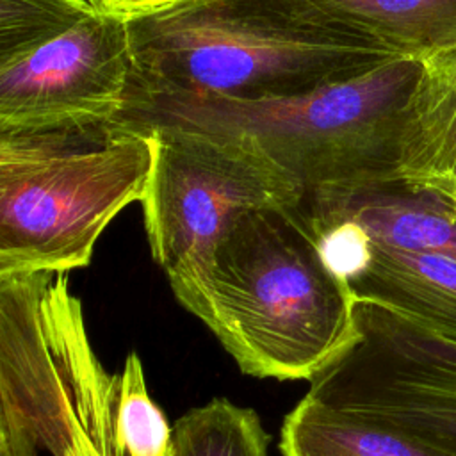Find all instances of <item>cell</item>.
<instances>
[{"instance_id": "obj_8", "label": "cell", "mask_w": 456, "mask_h": 456, "mask_svg": "<svg viewBox=\"0 0 456 456\" xmlns=\"http://www.w3.org/2000/svg\"><path fill=\"white\" fill-rule=\"evenodd\" d=\"M134 80L128 21L102 7L0 45V134L112 126Z\"/></svg>"}, {"instance_id": "obj_10", "label": "cell", "mask_w": 456, "mask_h": 456, "mask_svg": "<svg viewBox=\"0 0 456 456\" xmlns=\"http://www.w3.org/2000/svg\"><path fill=\"white\" fill-rule=\"evenodd\" d=\"M397 178L442 198L456 214V45L422 59Z\"/></svg>"}, {"instance_id": "obj_1", "label": "cell", "mask_w": 456, "mask_h": 456, "mask_svg": "<svg viewBox=\"0 0 456 456\" xmlns=\"http://www.w3.org/2000/svg\"><path fill=\"white\" fill-rule=\"evenodd\" d=\"M422 59L394 57L297 94L228 98L134 84L114 128L176 126L244 142L305 194L397 180L403 134Z\"/></svg>"}, {"instance_id": "obj_16", "label": "cell", "mask_w": 456, "mask_h": 456, "mask_svg": "<svg viewBox=\"0 0 456 456\" xmlns=\"http://www.w3.org/2000/svg\"><path fill=\"white\" fill-rule=\"evenodd\" d=\"M103 11L125 20L171 7L185 0H94Z\"/></svg>"}, {"instance_id": "obj_5", "label": "cell", "mask_w": 456, "mask_h": 456, "mask_svg": "<svg viewBox=\"0 0 456 456\" xmlns=\"http://www.w3.org/2000/svg\"><path fill=\"white\" fill-rule=\"evenodd\" d=\"M110 387L68 273L0 276V442L12 456H114Z\"/></svg>"}, {"instance_id": "obj_9", "label": "cell", "mask_w": 456, "mask_h": 456, "mask_svg": "<svg viewBox=\"0 0 456 456\" xmlns=\"http://www.w3.org/2000/svg\"><path fill=\"white\" fill-rule=\"evenodd\" d=\"M297 210L308 221L356 224L372 242L433 251L456 260V214L438 196L403 180L305 194Z\"/></svg>"}, {"instance_id": "obj_12", "label": "cell", "mask_w": 456, "mask_h": 456, "mask_svg": "<svg viewBox=\"0 0 456 456\" xmlns=\"http://www.w3.org/2000/svg\"><path fill=\"white\" fill-rule=\"evenodd\" d=\"M401 57L426 59L456 45V0H312Z\"/></svg>"}, {"instance_id": "obj_3", "label": "cell", "mask_w": 456, "mask_h": 456, "mask_svg": "<svg viewBox=\"0 0 456 456\" xmlns=\"http://www.w3.org/2000/svg\"><path fill=\"white\" fill-rule=\"evenodd\" d=\"M354 301L294 207L242 216L189 312L244 374L310 381L351 344Z\"/></svg>"}, {"instance_id": "obj_7", "label": "cell", "mask_w": 456, "mask_h": 456, "mask_svg": "<svg viewBox=\"0 0 456 456\" xmlns=\"http://www.w3.org/2000/svg\"><path fill=\"white\" fill-rule=\"evenodd\" d=\"M351 344L315 378L308 399L456 456V342L390 306L354 301Z\"/></svg>"}, {"instance_id": "obj_11", "label": "cell", "mask_w": 456, "mask_h": 456, "mask_svg": "<svg viewBox=\"0 0 456 456\" xmlns=\"http://www.w3.org/2000/svg\"><path fill=\"white\" fill-rule=\"evenodd\" d=\"M347 285L354 297L390 306L456 342L454 258L369 239L363 264Z\"/></svg>"}, {"instance_id": "obj_17", "label": "cell", "mask_w": 456, "mask_h": 456, "mask_svg": "<svg viewBox=\"0 0 456 456\" xmlns=\"http://www.w3.org/2000/svg\"><path fill=\"white\" fill-rule=\"evenodd\" d=\"M0 456H12L11 449L5 444H2V442H0Z\"/></svg>"}, {"instance_id": "obj_4", "label": "cell", "mask_w": 456, "mask_h": 456, "mask_svg": "<svg viewBox=\"0 0 456 456\" xmlns=\"http://www.w3.org/2000/svg\"><path fill=\"white\" fill-rule=\"evenodd\" d=\"M151 162L135 130L0 134V276L89 265L110 221L142 201Z\"/></svg>"}, {"instance_id": "obj_15", "label": "cell", "mask_w": 456, "mask_h": 456, "mask_svg": "<svg viewBox=\"0 0 456 456\" xmlns=\"http://www.w3.org/2000/svg\"><path fill=\"white\" fill-rule=\"evenodd\" d=\"M110 422L114 456H171L173 426L148 392L137 353L112 374Z\"/></svg>"}, {"instance_id": "obj_14", "label": "cell", "mask_w": 456, "mask_h": 456, "mask_svg": "<svg viewBox=\"0 0 456 456\" xmlns=\"http://www.w3.org/2000/svg\"><path fill=\"white\" fill-rule=\"evenodd\" d=\"M269 435L255 410L217 397L173 424L171 456H269Z\"/></svg>"}, {"instance_id": "obj_2", "label": "cell", "mask_w": 456, "mask_h": 456, "mask_svg": "<svg viewBox=\"0 0 456 456\" xmlns=\"http://www.w3.org/2000/svg\"><path fill=\"white\" fill-rule=\"evenodd\" d=\"M126 21L134 84L153 91L285 96L401 57L312 0H185Z\"/></svg>"}, {"instance_id": "obj_6", "label": "cell", "mask_w": 456, "mask_h": 456, "mask_svg": "<svg viewBox=\"0 0 456 456\" xmlns=\"http://www.w3.org/2000/svg\"><path fill=\"white\" fill-rule=\"evenodd\" d=\"M139 132L153 148L141 201L150 251L191 310L233 224L249 212L294 208L303 191L244 142L176 126Z\"/></svg>"}, {"instance_id": "obj_13", "label": "cell", "mask_w": 456, "mask_h": 456, "mask_svg": "<svg viewBox=\"0 0 456 456\" xmlns=\"http://www.w3.org/2000/svg\"><path fill=\"white\" fill-rule=\"evenodd\" d=\"M281 456H440L360 417L322 406L306 395L287 413Z\"/></svg>"}]
</instances>
